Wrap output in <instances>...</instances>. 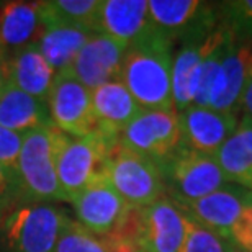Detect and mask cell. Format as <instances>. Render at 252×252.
I'll return each mask as SVG.
<instances>
[{
	"instance_id": "11",
	"label": "cell",
	"mask_w": 252,
	"mask_h": 252,
	"mask_svg": "<svg viewBox=\"0 0 252 252\" xmlns=\"http://www.w3.org/2000/svg\"><path fill=\"white\" fill-rule=\"evenodd\" d=\"M46 103L53 126L64 134L82 138L97 129L92 94L69 72L56 74Z\"/></svg>"
},
{
	"instance_id": "4",
	"label": "cell",
	"mask_w": 252,
	"mask_h": 252,
	"mask_svg": "<svg viewBox=\"0 0 252 252\" xmlns=\"http://www.w3.org/2000/svg\"><path fill=\"white\" fill-rule=\"evenodd\" d=\"M67 218L58 203L22 201L0 220V251L54 252Z\"/></svg>"
},
{
	"instance_id": "15",
	"label": "cell",
	"mask_w": 252,
	"mask_h": 252,
	"mask_svg": "<svg viewBox=\"0 0 252 252\" xmlns=\"http://www.w3.org/2000/svg\"><path fill=\"white\" fill-rule=\"evenodd\" d=\"M180 205V203H179ZM252 205V190L236 184H226L203 198L180 205L196 223L231 239V229L243 211Z\"/></svg>"
},
{
	"instance_id": "14",
	"label": "cell",
	"mask_w": 252,
	"mask_h": 252,
	"mask_svg": "<svg viewBox=\"0 0 252 252\" xmlns=\"http://www.w3.org/2000/svg\"><path fill=\"white\" fill-rule=\"evenodd\" d=\"M177 117L180 146L208 156H215L239 123L236 113L218 112L196 105L185 108L184 112L177 113Z\"/></svg>"
},
{
	"instance_id": "13",
	"label": "cell",
	"mask_w": 252,
	"mask_h": 252,
	"mask_svg": "<svg viewBox=\"0 0 252 252\" xmlns=\"http://www.w3.org/2000/svg\"><path fill=\"white\" fill-rule=\"evenodd\" d=\"M128 46L102 33H94L80 49L67 72L90 92L102 85L120 80Z\"/></svg>"
},
{
	"instance_id": "3",
	"label": "cell",
	"mask_w": 252,
	"mask_h": 252,
	"mask_svg": "<svg viewBox=\"0 0 252 252\" xmlns=\"http://www.w3.org/2000/svg\"><path fill=\"white\" fill-rule=\"evenodd\" d=\"M64 133L54 126L23 136L17 179L23 201H67L58 180V154Z\"/></svg>"
},
{
	"instance_id": "26",
	"label": "cell",
	"mask_w": 252,
	"mask_h": 252,
	"mask_svg": "<svg viewBox=\"0 0 252 252\" xmlns=\"http://www.w3.org/2000/svg\"><path fill=\"white\" fill-rule=\"evenodd\" d=\"M220 23L234 41L252 43V0L224 2L220 7Z\"/></svg>"
},
{
	"instance_id": "23",
	"label": "cell",
	"mask_w": 252,
	"mask_h": 252,
	"mask_svg": "<svg viewBox=\"0 0 252 252\" xmlns=\"http://www.w3.org/2000/svg\"><path fill=\"white\" fill-rule=\"evenodd\" d=\"M205 41L187 43L175 53L172 61V98L175 112L180 113L193 105L195 82L203 56Z\"/></svg>"
},
{
	"instance_id": "12",
	"label": "cell",
	"mask_w": 252,
	"mask_h": 252,
	"mask_svg": "<svg viewBox=\"0 0 252 252\" xmlns=\"http://www.w3.org/2000/svg\"><path fill=\"white\" fill-rule=\"evenodd\" d=\"M252 75V46L231 39L221 58L206 108L236 113Z\"/></svg>"
},
{
	"instance_id": "32",
	"label": "cell",
	"mask_w": 252,
	"mask_h": 252,
	"mask_svg": "<svg viewBox=\"0 0 252 252\" xmlns=\"http://www.w3.org/2000/svg\"><path fill=\"white\" fill-rule=\"evenodd\" d=\"M241 108L244 110L246 117H249L252 120V75H251L249 82L244 89L243 98H241Z\"/></svg>"
},
{
	"instance_id": "9",
	"label": "cell",
	"mask_w": 252,
	"mask_h": 252,
	"mask_svg": "<svg viewBox=\"0 0 252 252\" xmlns=\"http://www.w3.org/2000/svg\"><path fill=\"white\" fill-rule=\"evenodd\" d=\"M156 28L184 44L205 41L220 25V7L200 0H149Z\"/></svg>"
},
{
	"instance_id": "25",
	"label": "cell",
	"mask_w": 252,
	"mask_h": 252,
	"mask_svg": "<svg viewBox=\"0 0 252 252\" xmlns=\"http://www.w3.org/2000/svg\"><path fill=\"white\" fill-rule=\"evenodd\" d=\"M54 252H112L107 239L98 238L77 221L67 218Z\"/></svg>"
},
{
	"instance_id": "20",
	"label": "cell",
	"mask_w": 252,
	"mask_h": 252,
	"mask_svg": "<svg viewBox=\"0 0 252 252\" xmlns=\"http://www.w3.org/2000/svg\"><path fill=\"white\" fill-rule=\"evenodd\" d=\"M0 126L20 134L53 126L48 103L22 92L12 82L0 94Z\"/></svg>"
},
{
	"instance_id": "10",
	"label": "cell",
	"mask_w": 252,
	"mask_h": 252,
	"mask_svg": "<svg viewBox=\"0 0 252 252\" xmlns=\"http://www.w3.org/2000/svg\"><path fill=\"white\" fill-rule=\"evenodd\" d=\"M70 205L77 216V223L98 238L113 236L133 210L110 184L107 175L92 180Z\"/></svg>"
},
{
	"instance_id": "24",
	"label": "cell",
	"mask_w": 252,
	"mask_h": 252,
	"mask_svg": "<svg viewBox=\"0 0 252 252\" xmlns=\"http://www.w3.org/2000/svg\"><path fill=\"white\" fill-rule=\"evenodd\" d=\"M100 0H48L39 2L41 27L65 25V27L87 28L95 33Z\"/></svg>"
},
{
	"instance_id": "18",
	"label": "cell",
	"mask_w": 252,
	"mask_h": 252,
	"mask_svg": "<svg viewBox=\"0 0 252 252\" xmlns=\"http://www.w3.org/2000/svg\"><path fill=\"white\" fill-rule=\"evenodd\" d=\"M92 108L97 129L120 138L122 131L141 112L133 95L128 92L122 80H113L92 90Z\"/></svg>"
},
{
	"instance_id": "33",
	"label": "cell",
	"mask_w": 252,
	"mask_h": 252,
	"mask_svg": "<svg viewBox=\"0 0 252 252\" xmlns=\"http://www.w3.org/2000/svg\"><path fill=\"white\" fill-rule=\"evenodd\" d=\"M8 84V70H7V63L3 58H0V94L5 89V85Z\"/></svg>"
},
{
	"instance_id": "6",
	"label": "cell",
	"mask_w": 252,
	"mask_h": 252,
	"mask_svg": "<svg viewBox=\"0 0 252 252\" xmlns=\"http://www.w3.org/2000/svg\"><path fill=\"white\" fill-rule=\"evenodd\" d=\"M107 179L131 208L141 210L167 195L162 170L156 162L122 143L115 146L107 164Z\"/></svg>"
},
{
	"instance_id": "34",
	"label": "cell",
	"mask_w": 252,
	"mask_h": 252,
	"mask_svg": "<svg viewBox=\"0 0 252 252\" xmlns=\"http://www.w3.org/2000/svg\"><path fill=\"white\" fill-rule=\"evenodd\" d=\"M231 252H249V251H244V249H241V248H238V246L234 244V248H233V251Z\"/></svg>"
},
{
	"instance_id": "5",
	"label": "cell",
	"mask_w": 252,
	"mask_h": 252,
	"mask_svg": "<svg viewBox=\"0 0 252 252\" xmlns=\"http://www.w3.org/2000/svg\"><path fill=\"white\" fill-rule=\"evenodd\" d=\"M120 138L95 129L82 138L64 134L58 154V180L70 203L92 180L107 172V164Z\"/></svg>"
},
{
	"instance_id": "31",
	"label": "cell",
	"mask_w": 252,
	"mask_h": 252,
	"mask_svg": "<svg viewBox=\"0 0 252 252\" xmlns=\"http://www.w3.org/2000/svg\"><path fill=\"white\" fill-rule=\"evenodd\" d=\"M107 239V238H103ZM107 243L110 246L112 252H144L139 248H136L133 243H128V241H117V239H107Z\"/></svg>"
},
{
	"instance_id": "29",
	"label": "cell",
	"mask_w": 252,
	"mask_h": 252,
	"mask_svg": "<svg viewBox=\"0 0 252 252\" xmlns=\"http://www.w3.org/2000/svg\"><path fill=\"white\" fill-rule=\"evenodd\" d=\"M17 201H23L18 179L0 164V220L13 205H17Z\"/></svg>"
},
{
	"instance_id": "28",
	"label": "cell",
	"mask_w": 252,
	"mask_h": 252,
	"mask_svg": "<svg viewBox=\"0 0 252 252\" xmlns=\"http://www.w3.org/2000/svg\"><path fill=\"white\" fill-rule=\"evenodd\" d=\"M23 136L25 134H20L17 131L0 126V164L8 172H12L15 177H17L18 158L23 144Z\"/></svg>"
},
{
	"instance_id": "7",
	"label": "cell",
	"mask_w": 252,
	"mask_h": 252,
	"mask_svg": "<svg viewBox=\"0 0 252 252\" xmlns=\"http://www.w3.org/2000/svg\"><path fill=\"white\" fill-rule=\"evenodd\" d=\"M160 170L167 195L180 205L203 198L228 184L215 156L196 153L184 146L160 165Z\"/></svg>"
},
{
	"instance_id": "22",
	"label": "cell",
	"mask_w": 252,
	"mask_h": 252,
	"mask_svg": "<svg viewBox=\"0 0 252 252\" xmlns=\"http://www.w3.org/2000/svg\"><path fill=\"white\" fill-rule=\"evenodd\" d=\"M92 34L94 32L87 28L49 25V27H41L34 43L48 64L54 69V72L61 74L70 69L74 59Z\"/></svg>"
},
{
	"instance_id": "30",
	"label": "cell",
	"mask_w": 252,
	"mask_h": 252,
	"mask_svg": "<svg viewBox=\"0 0 252 252\" xmlns=\"http://www.w3.org/2000/svg\"><path fill=\"white\" fill-rule=\"evenodd\" d=\"M231 241L238 248L252 252V205L243 211L238 223L231 229Z\"/></svg>"
},
{
	"instance_id": "8",
	"label": "cell",
	"mask_w": 252,
	"mask_h": 252,
	"mask_svg": "<svg viewBox=\"0 0 252 252\" xmlns=\"http://www.w3.org/2000/svg\"><path fill=\"white\" fill-rule=\"evenodd\" d=\"M120 143L160 167L180 148V126L175 110H144L128 123Z\"/></svg>"
},
{
	"instance_id": "21",
	"label": "cell",
	"mask_w": 252,
	"mask_h": 252,
	"mask_svg": "<svg viewBox=\"0 0 252 252\" xmlns=\"http://www.w3.org/2000/svg\"><path fill=\"white\" fill-rule=\"evenodd\" d=\"M228 184L252 190V120L243 115L234 133L215 153Z\"/></svg>"
},
{
	"instance_id": "16",
	"label": "cell",
	"mask_w": 252,
	"mask_h": 252,
	"mask_svg": "<svg viewBox=\"0 0 252 252\" xmlns=\"http://www.w3.org/2000/svg\"><path fill=\"white\" fill-rule=\"evenodd\" d=\"M153 27L149 0H100L95 33L107 34L129 46Z\"/></svg>"
},
{
	"instance_id": "19",
	"label": "cell",
	"mask_w": 252,
	"mask_h": 252,
	"mask_svg": "<svg viewBox=\"0 0 252 252\" xmlns=\"http://www.w3.org/2000/svg\"><path fill=\"white\" fill-rule=\"evenodd\" d=\"M39 30V2H8L0 7V58L34 43Z\"/></svg>"
},
{
	"instance_id": "17",
	"label": "cell",
	"mask_w": 252,
	"mask_h": 252,
	"mask_svg": "<svg viewBox=\"0 0 252 252\" xmlns=\"http://www.w3.org/2000/svg\"><path fill=\"white\" fill-rule=\"evenodd\" d=\"M5 63L8 70V82H12L22 92L46 102L56 72L44 59L36 43L10 54Z\"/></svg>"
},
{
	"instance_id": "27",
	"label": "cell",
	"mask_w": 252,
	"mask_h": 252,
	"mask_svg": "<svg viewBox=\"0 0 252 252\" xmlns=\"http://www.w3.org/2000/svg\"><path fill=\"white\" fill-rule=\"evenodd\" d=\"M233 248L234 243L229 238L205 228L189 216L187 236L180 252H231Z\"/></svg>"
},
{
	"instance_id": "1",
	"label": "cell",
	"mask_w": 252,
	"mask_h": 252,
	"mask_svg": "<svg viewBox=\"0 0 252 252\" xmlns=\"http://www.w3.org/2000/svg\"><path fill=\"white\" fill-rule=\"evenodd\" d=\"M172 61V38L156 27L128 46L120 80L141 108L175 110Z\"/></svg>"
},
{
	"instance_id": "2",
	"label": "cell",
	"mask_w": 252,
	"mask_h": 252,
	"mask_svg": "<svg viewBox=\"0 0 252 252\" xmlns=\"http://www.w3.org/2000/svg\"><path fill=\"white\" fill-rule=\"evenodd\" d=\"M187 229V213L164 195L144 208L131 210L122 228L107 239L128 241L144 252H180Z\"/></svg>"
}]
</instances>
